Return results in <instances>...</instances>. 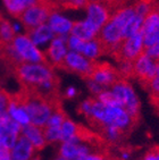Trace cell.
I'll list each match as a JSON object with an SVG mask.
<instances>
[{
	"mask_svg": "<svg viewBox=\"0 0 159 160\" xmlns=\"http://www.w3.org/2000/svg\"><path fill=\"white\" fill-rule=\"evenodd\" d=\"M134 15V7L133 5H129L119 9L100 28V31L95 37V40L100 44L102 55H111L114 50L116 49V47L124 40L123 39L124 28Z\"/></svg>",
	"mask_w": 159,
	"mask_h": 160,
	"instance_id": "1",
	"label": "cell"
},
{
	"mask_svg": "<svg viewBox=\"0 0 159 160\" xmlns=\"http://www.w3.org/2000/svg\"><path fill=\"white\" fill-rule=\"evenodd\" d=\"M28 112L31 123L39 127H43L52 115V108L38 93L26 86L22 85L18 93L13 94Z\"/></svg>",
	"mask_w": 159,
	"mask_h": 160,
	"instance_id": "2",
	"label": "cell"
},
{
	"mask_svg": "<svg viewBox=\"0 0 159 160\" xmlns=\"http://www.w3.org/2000/svg\"><path fill=\"white\" fill-rule=\"evenodd\" d=\"M60 9L61 7L59 2H57L55 0L38 1L33 6L28 7V9L22 12L18 19L23 23L25 30L30 31L39 25L44 24L52 14L58 12Z\"/></svg>",
	"mask_w": 159,
	"mask_h": 160,
	"instance_id": "3",
	"label": "cell"
},
{
	"mask_svg": "<svg viewBox=\"0 0 159 160\" xmlns=\"http://www.w3.org/2000/svg\"><path fill=\"white\" fill-rule=\"evenodd\" d=\"M22 85H37L56 78L57 75L48 65L23 62L13 71Z\"/></svg>",
	"mask_w": 159,
	"mask_h": 160,
	"instance_id": "4",
	"label": "cell"
},
{
	"mask_svg": "<svg viewBox=\"0 0 159 160\" xmlns=\"http://www.w3.org/2000/svg\"><path fill=\"white\" fill-rule=\"evenodd\" d=\"M111 92L118 99L122 108L130 115L132 120L138 126L139 122L141 119V106L138 96L135 94L134 90L130 84L129 80L123 78V80L118 81L117 83H115L111 86Z\"/></svg>",
	"mask_w": 159,
	"mask_h": 160,
	"instance_id": "5",
	"label": "cell"
},
{
	"mask_svg": "<svg viewBox=\"0 0 159 160\" xmlns=\"http://www.w3.org/2000/svg\"><path fill=\"white\" fill-rule=\"evenodd\" d=\"M97 64L98 62L95 59L86 58L85 56L79 52L69 51L65 57L59 69L69 72V73H75L82 77L84 81H88L91 78L93 72L95 71Z\"/></svg>",
	"mask_w": 159,
	"mask_h": 160,
	"instance_id": "6",
	"label": "cell"
},
{
	"mask_svg": "<svg viewBox=\"0 0 159 160\" xmlns=\"http://www.w3.org/2000/svg\"><path fill=\"white\" fill-rule=\"evenodd\" d=\"M141 53H143V38L141 32L124 39L116 47L111 56L117 62H134Z\"/></svg>",
	"mask_w": 159,
	"mask_h": 160,
	"instance_id": "7",
	"label": "cell"
},
{
	"mask_svg": "<svg viewBox=\"0 0 159 160\" xmlns=\"http://www.w3.org/2000/svg\"><path fill=\"white\" fill-rule=\"evenodd\" d=\"M12 44L25 62L43 64L50 66L44 53H42L38 49L37 46L31 41V39L26 34L25 35H17V37H15L14 40H13Z\"/></svg>",
	"mask_w": 159,
	"mask_h": 160,
	"instance_id": "8",
	"label": "cell"
},
{
	"mask_svg": "<svg viewBox=\"0 0 159 160\" xmlns=\"http://www.w3.org/2000/svg\"><path fill=\"white\" fill-rule=\"evenodd\" d=\"M157 64L158 62L150 58L146 53H141L133 62L134 78H136L146 90H148L151 81L156 77Z\"/></svg>",
	"mask_w": 159,
	"mask_h": 160,
	"instance_id": "9",
	"label": "cell"
},
{
	"mask_svg": "<svg viewBox=\"0 0 159 160\" xmlns=\"http://www.w3.org/2000/svg\"><path fill=\"white\" fill-rule=\"evenodd\" d=\"M67 40L68 38L66 34L55 35L49 48L47 49L44 56L52 68H59L64 62L65 57L67 55V49H66Z\"/></svg>",
	"mask_w": 159,
	"mask_h": 160,
	"instance_id": "10",
	"label": "cell"
},
{
	"mask_svg": "<svg viewBox=\"0 0 159 160\" xmlns=\"http://www.w3.org/2000/svg\"><path fill=\"white\" fill-rule=\"evenodd\" d=\"M90 80L97 82L101 86H110L111 88L118 81L123 80V77L122 75L119 74L118 69L113 67L110 64L98 62L95 71L93 72V74H92Z\"/></svg>",
	"mask_w": 159,
	"mask_h": 160,
	"instance_id": "11",
	"label": "cell"
},
{
	"mask_svg": "<svg viewBox=\"0 0 159 160\" xmlns=\"http://www.w3.org/2000/svg\"><path fill=\"white\" fill-rule=\"evenodd\" d=\"M85 8L86 12H88V18H86V21L89 22L90 24L93 25L98 30V32L100 31V28L111 17L110 12L108 10L107 7L104 6L99 1H95V0H90Z\"/></svg>",
	"mask_w": 159,
	"mask_h": 160,
	"instance_id": "12",
	"label": "cell"
},
{
	"mask_svg": "<svg viewBox=\"0 0 159 160\" xmlns=\"http://www.w3.org/2000/svg\"><path fill=\"white\" fill-rule=\"evenodd\" d=\"M91 153V150L88 145L73 142H63L60 147V157L67 160H77L84 158Z\"/></svg>",
	"mask_w": 159,
	"mask_h": 160,
	"instance_id": "13",
	"label": "cell"
},
{
	"mask_svg": "<svg viewBox=\"0 0 159 160\" xmlns=\"http://www.w3.org/2000/svg\"><path fill=\"white\" fill-rule=\"evenodd\" d=\"M22 134L32 143L34 149L38 151L42 150L48 143L44 135H43L42 127H39L32 123L22 128Z\"/></svg>",
	"mask_w": 159,
	"mask_h": 160,
	"instance_id": "14",
	"label": "cell"
},
{
	"mask_svg": "<svg viewBox=\"0 0 159 160\" xmlns=\"http://www.w3.org/2000/svg\"><path fill=\"white\" fill-rule=\"evenodd\" d=\"M34 150L32 143L22 134L12 149V160H30L33 157Z\"/></svg>",
	"mask_w": 159,
	"mask_h": 160,
	"instance_id": "15",
	"label": "cell"
},
{
	"mask_svg": "<svg viewBox=\"0 0 159 160\" xmlns=\"http://www.w3.org/2000/svg\"><path fill=\"white\" fill-rule=\"evenodd\" d=\"M70 33L74 37L79 38L80 40L86 42V41L95 39L98 34V30L85 19L82 22H73V28L70 30Z\"/></svg>",
	"mask_w": 159,
	"mask_h": 160,
	"instance_id": "16",
	"label": "cell"
},
{
	"mask_svg": "<svg viewBox=\"0 0 159 160\" xmlns=\"http://www.w3.org/2000/svg\"><path fill=\"white\" fill-rule=\"evenodd\" d=\"M54 31L49 26V24H41L37 28H32L30 31H26V35L31 39V41L35 44V46H41L44 44L48 41L52 40L55 35Z\"/></svg>",
	"mask_w": 159,
	"mask_h": 160,
	"instance_id": "17",
	"label": "cell"
},
{
	"mask_svg": "<svg viewBox=\"0 0 159 160\" xmlns=\"http://www.w3.org/2000/svg\"><path fill=\"white\" fill-rule=\"evenodd\" d=\"M7 114L9 115L15 122H17L22 127H24V126H26V125H28V124H31V119H30V117H28L26 110H25L24 107L16 100L15 97L13 96V94H10V101H9V106H8Z\"/></svg>",
	"mask_w": 159,
	"mask_h": 160,
	"instance_id": "18",
	"label": "cell"
},
{
	"mask_svg": "<svg viewBox=\"0 0 159 160\" xmlns=\"http://www.w3.org/2000/svg\"><path fill=\"white\" fill-rule=\"evenodd\" d=\"M48 24L57 35H61V34H67L70 33V30L73 28V22L67 19L64 16L59 15L58 12L52 14L48 19Z\"/></svg>",
	"mask_w": 159,
	"mask_h": 160,
	"instance_id": "19",
	"label": "cell"
},
{
	"mask_svg": "<svg viewBox=\"0 0 159 160\" xmlns=\"http://www.w3.org/2000/svg\"><path fill=\"white\" fill-rule=\"evenodd\" d=\"M37 2L38 0H3V3L9 14L17 18L24 10H26L28 7L33 6Z\"/></svg>",
	"mask_w": 159,
	"mask_h": 160,
	"instance_id": "20",
	"label": "cell"
},
{
	"mask_svg": "<svg viewBox=\"0 0 159 160\" xmlns=\"http://www.w3.org/2000/svg\"><path fill=\"white\" fill-rule=\"evenodd\" d=\"M158 28H159V14L151 7L150 12L144 17L143 24H142V28H141L140 32L142 35H146L148 33L156 31Z\"/></svg>",
	"mask_w": 159,
	"mask_h": 160,
	"instance_id": "21",
	"label": "cell"
},
{
	"mask_svg": "<svg viewBox=\"0 0 159 160\" xmlns=\"http://www.w3.org/2000/svg\"><path fill=\"white\" fill-rule=\"evenodd\" d=\"M143 21H144V17L135 14L129 21V23L125 25L124 31H123V39H127V38H131L132 35L139 33L141 31Z\"/></svg>",
	"mask_w": 159,
	"mask_h": 160,
	"instance_id": "22",
	"label": "cell"
},
{
	"mask_svg": "<svg viewBox=\"0 0 159 160\" xmlns=\"http://www.w3.org/2000/svg\"><path fill=\"white\" fill-rule=\"evenodd\" d=\"M15 38V30L9 22L0 18V43H12Z\"/></svg>",
	"mask_w": 159,
	"mask_h": 160,
	"instance_id": "23",
	"label": "cell"
},
{
	"mask_svg": "<svg viewBox=\"0 0 159 160\" xmlns=\"http://www.w3.org/2000/svg\"><path fill=\"white\" fill-rule=\"evenodd\" d=\"M18 136L19 134L13 132L12 129L7 128V127H5L3 125L0 124V139H1V142L3 143L5 147H7L8 149L12 150L14 148V145L16 144Z\"/></svg>",
	"mask_w": 159,
	"mask_h": 160,
	"instance_id": "24",
	"label": "cell"
},
{
	"mask_svg": "<svg viewBox=\"0 0 159 160\" xmlns=\"http://www.w3.org/2000/svg\"><path fill=\"white\" fill-rule=\"evenodd\" d=\"M81 53H83L86 58H90V59H95L97 57L102 55L101 53L100 44H99L98 41L95 40V39H93L91 41H86L84 43V47H83V50Z\"/></svg>",
	"mask_w": 159,
	"mask_h": 160,
	"instance_id": "25",
	"label": "cell"
},
{
	"mask_svg": "<svg viewBox=\"0 0 159 160\" xmlns=\"http://www.w3.org/2000/svg\"><path fill=\"white\" fill-rule=\"evenodd\" d=\"M67 115L65 114L63 107H59L57 109L52 111L51 117L49 118L48 123L44 125V126H51V127H60L61 124L64 123L65 120L67 119Z\"/></svg>",
	"mask_w": 159,
	"mask_h": 160,
	"instance_id": "26",
	"label": "cell"
},
{
	"mask_svg": "<svg viewBox=\"0 0 159 160\" xmlns=\"http://www.w3.org/2000/svg\"><path fill=\"white\" fill-rule=\"evenodd\" d=\"M97 99L101 103H104L106 106H116V107H122L121 106V102L118 101V99L115 97L111 91H107V90H104L101 93H99L97 96Z\"/></svg>",
	"mask_w": 159,
	"mask_h": 160,
	"instance_id": "27",
	"label": "cell"
},
{
	"mask_svg": "<svg viewBox=\"0 0 159 160\" xmlns=\"http://www.w3.org/2000/svg\"><path fill=\"white\" fill-rule=\"evenodd\" d=\"M43 135L46 138L47 142H55L61 141V131L60 127H51V126H43Z\"/></svg>",
	"mask_w": 159,
	"mask_h": 160,
	"instance_id": "28",
	"label": "cell"
},
{
	"mask_svg": "<svg viewBox=\"0 0 159 160\" xmlns=\"http://www.w3.org/2000/svg\"><path fill=\"white\" fill-rule=\"evenodd\" d=\"M119 67L118 72L122 75L123 78L130 80V78H134V67H133V62H118Z\"/></svg>",
	"mask_w": 159,
	"mask_h": 160,
	"instance_id": "29",
	"label": "cell"
},
{
	"mask_svg": "<svg viewBox=\"0 0 159 160\" xmlns=\"http://www.w3.org/2000/svg\"><path fill=\"white\" fill-rule=\"evenodd\" d=\"M90 0H65L59 2L61 8L65 9H80V8H85L88 6Z\"/></svg>",
	"mask_w": 159,
	"mask_h": 160,
	"instance_id": "30",
	"label": "cell"
},
{
	"mask_svg": "<svg viewBox=\"0 0 159 160\" xmlns=\"http://www.w3.org/2000/svg\"><path fill=\"white\" fill-rule=\"evenodd\" d=\"M9 101H10V94L7 93L5 90L0 89V118L3 117V115L7 114Z\"/></svg>",
	"mask_w": 159,
	"mask_h": 160,
	"instance_id": "31",
	"label": "cell"
},
{
	"mask_svg": "<svg viewBox=\"0 0 159 160\" xmlns=\"http://www.w3.org/2000/svg\"><path fill=\"white\" fill-rule=\"evenodd\" d=\"M84 43H85V41L80 40L79 38L74 37V35H70L67 40V46L70 49V51H75V52H79V53L82 52Z\"/></svg>",
	"mask_w": 159,
	"mask_h": 160,
	"instance_id": "32",
	"label": "cell"
},
{
	"mask_svg": "<svg viewBox=\"0 0 159 160\" xmlns=\"http://www.w3.org/2000/svg\"><path fill=\"white\" fill-rule=\"evenodd\" d=\"M95 100H97V98H88L86 100H84L79 107L80 114L84 115L86 117V116L90 114V111H91V109H92V106H93Z\"/></svg>",
	"mask_w": 159,
	"mask_h": 160,
	"instance_id": "33",
	"label": "cell"
},
{
	"mask_svg": "<svg viewBox=\"0 0 159 160\" xmlns=\"http://www.w3.org/2000/svg\"><path fill=\"white\" fill-rule=\"evenodd\" d=\"M143 53L149 56L150 58L155 59L156 62H159V43L153 44V46L149 47V48L143 49Z\"/></svg>",
	"mask_w": 159,
	"mask_h": 160,
	"instance_id": "34",
	"label": "cell"
},
{
	"mask_svg": "<svg viewBox=\"0 0 159 160\" xmlns=\"http://www.w3.org/2000/svg\"><path fill=\"white\" fill-rule=\"evenodd\" d=\"M86 83H88V86H89V90L93 94H95V96H98L99 93H101L105 90L104 86H101L100 84H98L97 82H95V81L92 80L86 81Z\"/></svg>",
	"mask_w": 159,
	"mask_h": 160,
	"instance_id": "35",
	"label": "cell"
},
{
	"mask_svg": "<svg viewBox=\"0 0 159 160\" xmlns=\"http://www.w3.org/2000/svg\"><path fill=\"white\" fill-rule=\"evenodd\" d=\"M109 152H105V153H90L84 158H80L77 160H107V157Z\"/></svg>",
	"mask_w": 159,
	"mask_h": 160,
	"instance_id": "36",
	"label": "cell"
},
{
	"mask_svg": "<svg viewBox=\"0 0 159 160\" xmlns=\"http://www.w3.org/2000/svg\"><path fill=\"white\" fill-rule=\"evenodd\" d=\"M0 160H12V150L7 147L0 149Z\"/></svg>",
	"mask_w": 159,
	"mask_h": 160,
	"instance_id": "37",
	"label": "cell"
},
{
	"mask_svg": "<svg viewBox=\"0 0 159 160\" xmlns=\"http://www.w3.org/2000/svg\"><path fill=\"white\" fill-rule=\"evenodd\" d=\"M76 93H77V91H76V89L75 88H73V86H69L67 90H66V93H65V97L67 99H73L74 97L76 96Z\"/></svg>",
	"mask_w": 159,
	"mask_h": 160,
	"instance_id": "38",
	"label": "cell"
},
{
	"mask_svg": "<svg viewBox=\"0 0 159 160\" xmlns=\"http://www.w3.org/2000/svg\"><path fill=\"white\" fill-rule=\"evenodd\" d=\"M142 160H157L156 154L153 153L152 150H150L149 152H147V153H146V156H144Z\"/></svg>",
	"mask_w": 159,
	"mask_h": 160,
	"instance_id": "39",
	"label": "cell"
},
{
	"mask_svg": "<svg viewBox=\"0 0 159 160\" xmlns=\"http://www.w3.org/2000/svg\"><path fill=\"white\" fill-rule=\"evenodd\" d=\"M151 150L153 151V153L156 154V158H157V160H159V147H153Z\"/></svg>",
	"mask_w": 159,
	"mask_h": 160,
	"instance_id": "40",
	"label": "cell"
},
{
	"mask_svg": "<svg viewBox=\"0 0 159 160\" xmlns=\"http://www.w3.org/2000/svg\"><path fill=\"white\" fill-rule=\"evenodd\" d=\"M156 76L159 77V62L158 64H157V71H156Z\"/></svg>",
	"mask_w": 159,
	"mask_h": 160,
	"instance_id": "41",
	"label": "cell"
},
{
	"mask_svg": "<svg viewBox=\"0 0 159 160\" xmlns=\"http://www.w3.org/2000/svg\"><path fill=\"white\" fill-rule=\"evenodd\" d=\"M56 160H67V159H65V158H63V157H58Z\"/></svg>",
	"mask_w": 159,
	"mask_h": 160,
	"instance_id": "42",
	"label": "cell"
},
{
	"mask_svg": "<svg viewBox=\"0 0 159 160\" xmlns=\"http://www.w3.org/2000/svg\"><path fill=\"white\" fill-rule=\"evenodd\" d=\"M3 147H5V145H3V143L1 142V139H0V149L3 148Z\"/></svg>",
	"mask_w": 159,
	"mask_h": 160,
	"instance_id": "43",
	"label": "cell"
},
{
	"mask_svg": "<svg viewBox=\"0 0 159 160\" xmlns=\"http://www.w3.org/2000/svg\"><path fill=\"white\" fill-rule=\"evenodd\" d=\"M32 160H40V158L39 157H35V158H31Z\"/></svg>",
	"mask_w": 159,
	"mask_h": 160,
	"instance_id": "44",
	"label": "cell"
},
{
	"mask_svg": "<svg viewBox=\"0 0 159 160\" xmlns=\"http://www.w3.org/2000/svg\"><path fill=\"white\" fill-rule=\"evenodd\" d=\"M57 2H61V1H65V0H56Z\"/></svg>",
	"mask_w": 159,
	"mask_h": 160,
	"instance_id": "45",
	"label": "cell"
},
{
	"mask_svg": "<svg viewBox=\"0 0 159 160\" xmlns=\"http://www.w3.org/2000/svg\"><path fill=\"white\" fill-rule=\"evenodd\" d=\"M38 1H49V0H38Z\"/></svg>",
	"mask_w": 159,
	"mask_h": 160,
	"instance_id": "46",
	"label": "cell"
},
{
	"mask_svg": "<svg viewBox=\"0 0 159 160\" xmlns=\"http://www.w3.org/2000/svg\"><path fill=\"white\" fill-rule=\"evenodd\" d=\"M0 18H1V16H0Z\"/></svg>",
	"mask_w": 159,
	"mask_h": 160,
	"instance_id": "47",
	"label": "cell"
}]
</instances>
